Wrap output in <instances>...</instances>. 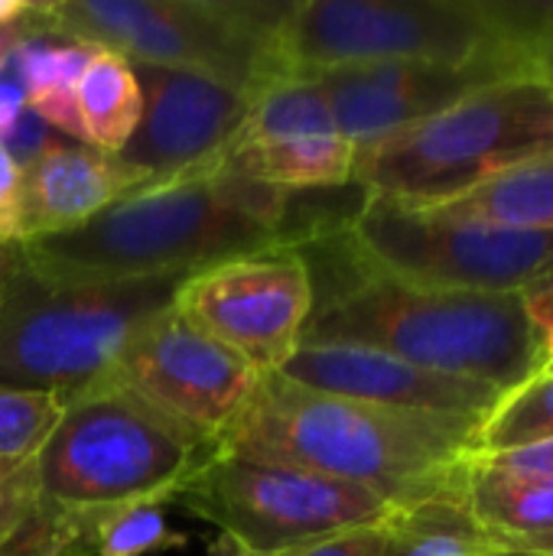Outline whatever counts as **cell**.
<instances>
[{
	"instance_id": "cell-40",
	"label": "cell",
	"mask_w": 553,
	"mask_h": 556,
	"mask_svg": "<svg viewBox=\"0 0 553 556\" xmlns=\"http://www.w3.org/2000/svg\"><path fill=\"white\" fill-rule=\"evenodd\" d=\"M544 368H551V371H553V362H551V365H544Z\"/></svg>"
},
{
	"instance_id": "cell-26",
	"label": "cell",
	"mask_w": 553,
	"mask_h": 556,
	"mask_svg": "<svg viewBox=\"0 0 553 556\" xmlns=\"http://www.w3.org/2000/svg\"><path fill=\"white\" fill-rule=\"evenodd\" d=\"M505 16L521 42L525 65L553 88V0L548 3H508L502 0Z\"/></svg>"
},
{
	"instance_id": "cell-25",
	"label": "cell",
	"mask_w": 553,
	"mask_h": 556,
	"mask_svg": "<svg viewBox=\"0 0 553 556\" xmlns=\"http://www.w3.org/2000/svg\"><path fill=\"white\" fill-rule=\"evenodd\" d=\"M65 401L46 391L0 384V463H29L55 430Z\"/></svg>"
},
{
	"instance_id": "cell-8",
	"label": "cell",
	"mask_w": 553,
	"mask_h": 556,
	"mask_svg": "<svg viewBox=\"0 0 553 556\" xmlns=\"http://www.w3.org/2000/svg\"><path fill=\"white\" fill-rule=\"evenodd\" d=\"M284 78L362 62H453L528 72L502 0H300L277 29Z\"/></svg>"
},
{
	"instance_id": "cell-7",
	"label": "cell",
	"mask_w": 553,
	"mask_h": 556,
	"mask_svg": "<svg viewBox=\"0 0 553 556\" xmlns=\"http://www.w3.org/2000/svg\"><path fill=\"white\" fill-rule=\"evenodd\" d=\"M274 0H59L36 3L39 29L91 42L134 65L186 68L261 94L280 81Z\"/></svg>"
},
{
	"instance_id": "cell-35",
	"label": "cell",
	"mask_w": 553,
	"mask_h": 556,
	"mask_svg": "<svg viewBox=\"0 0 553 556\" xmlns=\"http://www.w3.org/2000/svg\"><path fill=\"white\" fill-rule=\"evenodd\" d=\"M209 556H290V551H280V554H264V551L244 547L241 541H235V538H228V534H218V538L209 544Z\"/></svg>"
},
{
	"instance_id": "cell-10",
	"label": "cell",
	"mask_w": 553,
	"mask_h": 556,
	"mask_svg": "<svg viewBox=\"0 0 553 556\" xmlns=\"http://www.w3.org/2000/svg\"><path fill=\"white\" fill-rule=\"evenodd\" d=\"M176 505L264 554L378 528L398 511L372 489L238 456H212L176 495Z\"/></svg>"
},
{
	"instance_id": "cell-14",
	"label": "cell",
	"mask_w": 553,
	"mask_h": 556,
	"mask_svg": "<svg viewBox=\"0 0 553 556\" xmlns=\"http://www.w3.org/2000/svg\"><path fill=\"white\" fill-rule=\"evenodd\" d=\"M134 72L143 91V114L117 156L150 179L215 166L244 124L254 94L186 68L134 65Z\"/></svg>"
},
{
	"instance_id": "cell-20",
	"label": "cell",
	"mask_w": 553,
	"mask_h": 556,
	"mask_svg": "<svg viewBox=\"0 0 553 556\" xmlns=\"http://www.w3.org/2000/svg\"><path fill=\"white\" fill-rule=\"evenodd\" d=\"M385 556H535L482 531L463 502H427L394 511L385 525Z\"/></svg>"
},
{
	"instance_id": "cell-19",
	"label": "cell",
	"mask_w": 553,
	"mask_h": 556,
	"mask_svg": "<svg viewBox=\"0 0 553 556\" xmlns=\"http://www.w3.org/2000/svg\"><path fill=\"white\" fill-rule=\"evenodd\" d=\"M20 49H23V68H26V85H29V108L65 140L88 143L75 91L98 46L39 29L36 3H33Z\"/></svg>"
},
{
	"instance_id": "cell-3",
	"label": "cell",
	"mask_w": 553,
	"mask_h": 556,
	"mask_svg": "<svg viewBox=\"0 0 553 556\" xmlns=\"http://www.w3.org/2000/svg\"><path fill=\"white\" fill-rule=\"evenodd\" d=\"M342 228L300 244L326 251L332 264V277L313 283V316L300 345L375 349L502 394L544 371L521 293L433 290L385 277L355 257Z\"/></svg>"
},
{
	"instance_id": "cell-34",
	"label": "cell",
	"mask_w": 553,
	"mask_h": 556,
	"mask_svg": "<svg viewBox=\"0 0 553 556\" xmlns=\"http://www.w3.org/2000/svg\"><path fill=\"white\" fill-rule=\"evenodd\" d=\"M492 466L512 469V472H528V476H548L553 479V440L551 443H538V446H525V450H512L502 456H479Z\"/></svg>"
},
{
	"instance_id": "cell-24",
	"label": "cell",
	"mask_w": 553,
	"mask_h": 556,
	"mask_svg": "<svg viewBox=\"0 0 553 556\" xmlns=\"http://www.w3.org/2000/svg\"><path fill=\"white\" fill-rule=\"evenodd\" d=\"M553 440V371L544 368L521 388L508 391L479 430L476 456H502L512 450Z\"/></svg>"
},
{
	"instance_id": "cell-30",
	"label": "cell",
	"mask_w": 553,
	"mask_h": 556,
	"mask_svg": "<svg viewBox=\"0 0 553 556\" xmlns=\"http://www.w3.org/2000/svg\"><path fill=\"white\" fill-rule=\"evenodd\" d=\"M26 33V29H23ZM23 39V36H20ZM20 39L7 49L0 59V134L29 108V85H26V68H23V49Z\"/></svg>"
},
{
	"instance_id": "cell-38",
	"label": "cell",
	"mask_w": 553,
	"mask_h": 556,
	"mask_svg": "<svg viewBox=\"0 0 553 556\" xmlns=\"http://www.w3.org/2000/svg\"><path fill=\"white\" fill-rule=\"evenodd\" d=\"M29 10H33V3H26V0H0V26L20 23Z\"/></svg>"
},
{
	"instance_id": "cell-5",
	"label": "cell",
	"mask_w": 553,
	"mask_h": 556,
	"mask_svg": "<svg viewBox=\"0 0 553 556\" xmlns=\"http://www.w3.org/2000/svg\"><path fill=\"white\" fill-rule=\"evenodd\" d=\"M215 446L114 378L72 397L36 456L39 508L98 511L173 505Z\"/></svg>"
},
{
	"instance_id": "cell-39",
	"label": "cell",
	"mask_w": 553,
	"mask_h": 556,
	"mask_svg": "<svg viewBox=\"0 0 553 556\" xmlns=\"http://www.w3.org/2000/svg\"><path fill=\"white\" fill-rule=\"evenodd\" d=\"M29 16V13H26ZM26 16L20 20V23H13V26H0V59L7 55V49L23 36V29H26Z\"/></svg>"
},
{
	"instance_id": "cell-28",
	"label": "cell",
	"mask_w": 553,
	"mask_h": 556,
	"mask_svg": "<svg viewBox=\"0 0 553 556\" xmlns=\"http://www.w3.org/2000/svg\"><path fill=\"white\" fill-rule=\"evenodd\" d=\"M0 556H88V551L65 531L59 518L36 508V515L0 544Z\"/></svg>"
},
{
	"instance_id": "cell-15",
	"label": "cell",
	"mask_w": 553,
	"mask_h": 556,
	"mask_svg": "<svg viewBox=\"0 0 553 556\" xmlns=\"http://www.w3.org/2000/svg\"><path fill=\"white\" fill-rule=\"evenodd\" d=\"M518 75L515 68L476 62V65H453V62H362V65H339L326 72H313L316 85L326 94V104L352 143V150H365L391 134H401L460 98Z\"/></svg>"
},
{
	"instance_id": "cell-37",
	"label": "cell",
	"mask_w": 553,
	"mask_h": 556,
	"mask_svg": "<svg viewBox=\"0 0 553 556\" xmlns=\"http://www.w3.org/2000/svg\"><path fill=\"white\" fill-rule=\"evenodd\" d=\"M502 541H508V544H515L521 551H531V554L538 556H553V534H541V538H502Z\"/></svg>"
},
{
	"instance_id": "cell-21",
	"label": "cell",
	"mask_w": 553,
	"mask_h": 556,
	"mask_svg": "<svg viewBox=\"0 0 553 556\" xmlns=\"http://www.w3.org/2000/svg\"><path fill=\"white\" fill-rule=\"evenodd\" d=\"M78 114L81 127L88 137V147L121 153L124 143L134 137L140 114H143V91L137 81L134 65L111 52V49H95L88 59L81 78H78Z\"/></svg>"
},
{
	"instance_id": "cell-4",
	"label": "cell",
	"mask_w": 553,
	"mask_h": 556,
	"mask_svg": "<svg viewBox=\"0 0 553 556\" xmlns=\"http://www.w3.org/2000/svg\"><path fill=\"white\" fill-rule=\"evenodd\" d=\"M551 153L553 88L535 72H518L359 150L352 186L365 195L433 208Z\"/></svg>"
},
{
	"instance_id": "cell-31",
	"label": "cell",
	"mask_w": 553,
	"mask_h": 556,
	"mask_svg": "<svg viewBox=\"0 0 553 556\" xmlns=\"http://www.w3.org/2000/svg\"><path fill=\"white\" fill-rule=\"evenodd\" d=\"M521 303H525V313L531 319V329L541 342V352H544V362H553V257L551 264L521 290Z\"/></svg>"
},
{
	"instance_id": "cell-1",
	"label": "cell",
	"mask_w": 553,
	"mask_h": 556,
	"mask_svg": "<svg viewBox=\"0 0 553 556\" xmlns=\"http://www.w3.org/2000/svg\"><path fill=\"white\" fill-rule=\"evenodd\" d=\"M479 430L482 424L463 417L332 397L274 371L261 375L248 404L215 440V456L352 482L404 511L427 502H463Z\"/></svg>"
},
{
	"instance_id": "cell-2",
	"label": "cell",
	"mask_w": 553,
	"mask_h": 556,
	"mask_svg": "<svg viewBox=\"0 0 553 556\" xmlns=\"http://www.w3.org/2000/svg\"><path fill=\"white\" fill-rule=\"evenodd\" d=\"M293 248V195L222 163L150 179L91 222L23 244L52 280H147L199 274L225 261Z\"/></svg>"
},
{
	"instance_id": "cell-23",
	"label": "cell",
	"mask_w": 553,
	"mask_h": 556,
	"mask_svg": "<svg viewBox=\"0 0 553 556\" xmlns=\"http://www.w3.org/2000/svg\"><path fill=\"white\" fill-rule=\"evenodd\" d=\"M447 208L515 231H553V153L482 182Z\"/></svg>"
},
{
	"instance_id": "cell-29",
	"label": "cell",
	"mask_w": 553,
	"mask_h": 556,
	"mask_svg": "<svg viewBox=\"0 0 553 556\" xmlns=\"http://www.w3.org/2000/svg\"><path fill=\"white\" fill-rule=\"evenodd\" d=\"M59 140H62V134H55L33 108H26V111L0 134V147L7 150V156L13 160V166H16L20 173L33 169Z\"/></svg>"
},
{
	"instance_id": "cell-27",
	"label": "cell",
	"mask_w": 553,
	"mask_h": 556,
	"mask_svg": "<svg viewBox=\"0 0 553 556\" xmlns=\"http://www.w3.org/2000/svg\"><path fill=\"white\" fill-rule=\"evenodd\" d=\"M39 508L36 459L0 463V544H7Z\"/></svg>"
},
{
	"instance_id": "cell-12",
	"label": "cell",
	"mask_w": 553,
	"mask_h": 556,
	"mask_svg": "<svg viewBox=\"0 0 553 556\" xmlns=\"http://www.w3.org/2000/svg\"><path fill=\"white\" fill-rule=\"evenodd\" d=\"M108 378L212 446L261 381L241 355L199 332L173 306L124 345Z\"/></svg>"
},
{
	"instance_id": "cell-36",
	"label": "cell",
	"mask_w": 553,
	"mask_h": 556,
	"mask_svg": "<svg viewBox=\"0 0 553 556\" xmlns=\"http://www.w3.org/2000/svg\"><path fill=\"white\" fill-rule=\"evenodd\" d=\"M23 264V244H0V296Z\"/></svg>"
},
{
	"instance_id": "cell-18",
	"label": "cell",
	"mask_w": 553,
	"mask_h": 556,
	"mask_svg": "<svg viewBox=\"0 0 553 556\" xmlns=\"http://www.w3.org/2000/svg\"><path fill=\"white\" fill-rule=\"evenodd\" d=\"M463 505L495 538L553 534V479L548 476L512 472L473 456L463 476Z\"/></svg>"
},
{
	"instance_id": "cell-32",
	"label": "cell",
	"mask_w": 553,
	"mask_h": 556,
	"mask_svg": "<svg viewBox=\"0 0 553 556\" xmlns=\"http://www.w3.org/2000/svg\"><path fill=\"white\" fill-rule=\"evenodd\" d=\"M290 556H385V525L355 528L290 551Z\"/></svg>"
},
{
	"instance_id": "cell-17",
	"label": "cell",
	"mask_w": 553,
	"mask_h": 556,
	"mask_svg": "<svg viewBox=\"0 0 553 556\" xmlns=\"http://www.w3.org/2000/svg\"><path fill=\"white\" fill-rule=\"evenodd\" d=\"M143 182H150V176L124 163L117 153L62 137L33 169L23 173V244L91 222Z\"/></svg>"
},
{
	"instance_id": "cell-9",
	"label": "cell",
	"mask_w": 553,
	"mask_h": 556,
	"mask_svg": "<svg viewBox=\"0 0 553 556\" xmlns=\"http://www.w3.org/2000/svg\"><path fill=\"white\" fill-rule=\"evenodd\" d=\"M342 235L365 267L433 290L521 293L553 257V231H515L447 205L378 195L362 199Z\"/></svg>"
},
{
	"instance_id": "cell-33",
	"label": "cell",
	"mask_w": 553,
	"mask_h": 556,
	"mask_svg": "<svg viewBox=\"0 0 553 556\" xmlns=\"http://www.w3.org/2000/svg\"><path fill=\"white\" fill-rule=\"evenodd\" d=\"M20 205H23V173L0 147V244H23Z\"/></svg>"
},
{
	"instance_id": "cell-16",
	"label": "cell",
	"mask_w": 553,
	"mask_h": 556,
	"mask_svg": "<svg viewBox=\"0 0 553 556\" xmlns=\"http://www.w3.org/2000/svg\"><path fill=\"white\" fill-rule=\"evenodd\" d=\"M284 378L323 391L332 397H349L362 404L394 407V410H417V414H440V417H463L486 424L489 414L505 397L502 391L437 375L401 362L394 355L355 345H297V352L280 368Z\"/></svg>"
},
{
	"instance_id": "cell-13",
	"label": "cell",
	"mask_w": 553,
	"mask_h": 556,
	"mask_svg": "<svg viewBox=\"0 0 553 556\" xmlns=\"http://www.w3.org/2000/svg\"><path fill=\"white\" fill-rule=\"evenodd\" d=\"M218 163L287 195H303L352 186L355 150L342 137L316 78L290 75L254 94Z\"/></svg>"
},
{
	"instance_id": "cell-22",
	"label": "cell",
	"mask_w": 553,
	"mask_h": 556,
	"mask_svg": "<svg viewBox=\"0 0 553 556\" xmlns=\"http://www.w3.org/2000/svg\"><path fill=\"white\" fill-rule=\"evenodd\" d=\"M49 515L65 525V531L88 551V556H153L183 551L189 544V534L176 531L166 521V505L156 502Z\"/></svg>"
},
{
	"instance_id": "cell-11",
	"label": "cell",
	"mask_w": 553,
	"mask_h": 556,
	"mask_svg": "<svg viewBox=\"0 0 553 556\" xmlns=\"http://www.w3.org/2000/svg\"><path fill=\"white\" fill-rule=\"evenodd\" d=\"M173 309L257 375H274L313 316V277L297 248H277L192 274L176 290Z\"/></svg>"
},
{
	"instance_id": "cell-6",
	"label": "cell",
	"mask_w": 553,
	"mask_h": 556,
	"mask_svg": "<svg viewBox=\"0 0 553 556\" xmlns=\"http://www.w3.org/2000/svg\"><path fill=\"white\" fill-rule=\"evenodd\" d=\"M189 277L52 280L23 261L0 296V384L68 404L114 368L124 345L173 306Z\"/></svg>"
}]
</instances>
